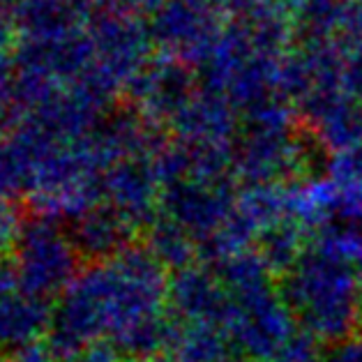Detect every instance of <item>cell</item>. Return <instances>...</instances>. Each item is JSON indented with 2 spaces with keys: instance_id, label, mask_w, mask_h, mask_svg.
<instances>
[{
  "instance_id": "obj_1",
  "label": "cell",
  "mask_w": 362,
  "mask_h": 362,
  "mask_svg": "<svg viewBox=\"0 0 362 362\" xmlns=\"http://www.w3.org/2000/svg\"><path fill=\"white\" fill-rule=\"evenodd\" d=\"M279 296L314 339H344L360 307L356 268L349 256L330 247L300 252L284 270Z\"/></svg>"
},
{
  "instance_id": "obj_2",
  "label": "cell",
  "mask_w": 362,
  "mask_h": 362,
  "mask_svg": "<svg viewBox=\"0 0 362 362\" xmlns=\"http://www.w3.org/2000/svg\"><path fill=\"white\" fill-rule=\"evenodd\" d=\"M10 256L19 288L51 303L72 286L86 263L67 224L33 213L23 219L19 240Z\"/></svg>"
},
{
  "instance_id": "obj_3",
  "label": "cell",
  "mask_w": 362,
  "mask_h": 362,
  "mask_svg": "<svg viewBox=\"0 0 362 362\" xmlns=\"http://www.w3.org/2000/svg\"><path fill=\"white\" fill-rule=\"evenodd\" d=\"M162 178L153 155L120 160L104 173V203L120 213L136 231H146L160 215Z\"/></svg>"
},
{
  "instance_id": "obj_4",
  "label": "cell",
  "mask_w": 362,
  "mask_h": 362,
  "mask_svg": "<svg viewBox=\"0 0 362 362\" xmlns=\"http://www.w3.org/2000/svg\"><path fill=\"white\" fill-rule=\"evenodd\" d=\"M169 314L178 316L187 325H208L226 321L228 298L222 279L197 266H185L169 277L166 296Z\"/></svg>"
},
{
  "instance_id": "obj_5",
  "label": "cell",
  "mask_w": 362,
  "mask_h": 362,
  "mask_svg": "<svg viewBox=\"0 0 362 362\" xmlns=\"http://www.w3.org/2000/svg\"><path fill=\"white\" fill-rule=\"evenodd\" d=\"M67 231L86 263L113 259L120 252L134 247L132 240L136 235V228L104 201L72 219L67 224Z\"/></svg>"
},
{
  "instance_id": "obj_6",
  "label": "cell",
  "mask_w": 362,
  "mask_h": 362,
  "mask_svg": "<svg viewBox=\"0 0 362 362\" xmlns=\"http://www.w3.org/2000/svg\"><path fill=\"white\" fill-rule=\"evenodd\" d=\"M47 141H51V136L37 127H25L12 136L0 139V201L16 203L28 197L35 162Z\"/></svg>"
},
{
  "instance_id": "obj_7",
  "label": "cell",
  "mask_w": 362,
  "mask_h": 362,
  "mask_svg": "<svg viewBox=\"0 0 362 362\" xmlns=\"http://www.w3.org/2000/svg\"><path fill=\"white\" fill-rule=\"evenodd\" d=\"M54 303L16 288L0 300V349H19L49 334Z\"/></svg>"
},
{
  "instance_id": "obj_8",
  "label": "cell",
  "mask_w": 362,
  "mask_h": 362,
  "mask_svg": "<svg viewBox=\"0 0 362 362\" xmlns=\"http://www.w3.org/2000/svg\"><path fill=\"white\" fill-rule=\"evenodd\" d=\"M153 362H247V356L233 349L215 328L187 325L173 334Z\"/></svg>"
},
{
  "instance_id": "obj_9",
  "label": "cell",
  "mask_w": 362,
  "mask_h": 362,
  "mask_svg": "<svg viewBox=\"0 0 362 362\" xmlns=\"http://www.w3.org/2000/svg\"><path fill=\"white\" fill-rule=\"evenodd\" d=\"M23 210L19 203L0 201V256H10L23 226Z\"/></svg>"
},
{
  "instance_id": "obj_10",
  "label": "cell",
  "mask_w": 362,
  "mask_h": 362,
  "mask_svg": "<svg viewBox=\"0 0 362 362\" xmlns=\"http://www.w3.org/2000/svg\"><path fill=\"white\" fill-rule=\"evenodd\" d=\"M272 362H325L319 353V346H316V341L312 334H296V337H291L284 346H281Z\"/></svg>"
},
{
  "instance_id": "obj_11",
  "label": "cell",
  "mask_w": 362,
  "mask_h": 362,
  "mask_svg": "<svg viewBox=\"0 0 362 362\" xmlns=\"http://www.w3.org/2000/svg\"><path fill=\"white\" fill-rule=\"evenodd\" d=\"M5 362H65L60 353L51 346L49 339H37L30 344H23L19 349H12L7 353Z\"/></svg>"
},
{
  "instance_id": "obj_12",
  "label": "cell",
  "mask_w": 362,
  "mask_h": 362,
  "mask_svg": "<svg viewBox=\"0 0 362 362\" xmlns=\"http://www.w3.org/2000/svg\"><path fill=\"white\" fill-rule=\"evenodd\" d=\"M65 362H125V358H122L109 341H97L74 353V356L67 358Z\"/></svg>"
},
{
  "instance_id": "obj_13",
  "label": "cell",
  "mask_w": 362,
  "mask_h": 362,
  "mask_svg": "<svg viewBox=\"0 0 362 362\" xmlns=\"http://www.w3.org/2000/svg\"><path fill=\"white\" fill-rule=\"evenodd\" d=\"M19 288V279H16V268L12 256H0V300Z\"/></svg>"
},
{
  "instance_id": "obj_14",
  "label": "cell",
  "mask_w": 362,
  "mask_h": 362,
  "mask_svg": "<svg viewBox=\"0 0 362 362\" xmlns=\"http://www.w3.org/2000/svg\"><path fill=\"white\" fill-rule=\"evenodd\" d=\"M5 358H7V356L3 353V349H0V362H5Z\"/></svg>"
}]
</instances>
